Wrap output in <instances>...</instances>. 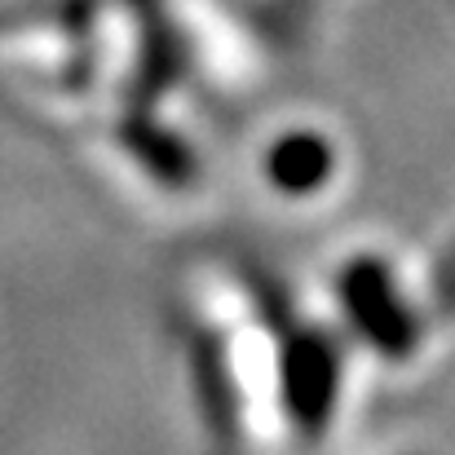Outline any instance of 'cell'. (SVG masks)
I'll use <instances>...</instances> for the list:
<instances>
[{
    "mask_svg": "<svg viewBox=\"0 0 455 455\" xmlns=\"http://www.w3.org/2000/svg\"><path fill=\"white\" fill-rule=\"evenodd\" d=\"M270 177L283 190H309L327 177V155L318 147V138H283L270 151Z\"/></svg>",
    "mask_w": 455,
    "mask_h": 455,
    "instance_id": "1",
    "label": "cell"
}]
</instances>
